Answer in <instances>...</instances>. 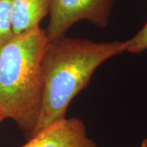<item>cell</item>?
Masks as SVG:
<instances>
[{"label": "cell", "mask_w": 147, "mask_h": 147, "mask_svg": "<svg viewBox=\"0 0 147 147\" xmlns=\"http://www.w3.org/2000/svg\"><path fill=\"white\" fill-rule=\"evenodd\" d=\"M124 52L121 41L96 42L65 35L48 41L42 53L43 100L35 134L66 119L69 105L89 85L96 69Z\"/></svg>", "instance_id": "6da1fadb"}, {"label": "cell", "mask_w": 147, "mask_h": 147, "mask_svg": "<svg viewBox=\"0 0 147 147\" xmlns=\"http://www.w3.org/2000/svg\"><path fill=\"white\" fill-rule=\"evenodd\" d=\"M47 39L40 26L14 35L0 48V112L27 140L36 131L43 100L42 57Z\"/></svg>", "instance_id": "7a4b0ae2"}, {"label": "cell", "mask_w": 147, "mask_h": 147, "mask_svg": "<svg viewBox=\"0 0 147 147\" xmlns=\"http://www.w3.org/2000/svg\"><path fill=\"white\" fill-rule=\"evenodd\" d=\"M116 0H53L45 33L48 41L64 36L75 23L88 21L95 26H107Z\"/></svg>", "instance_id": "3957f363"}, {"label": "cell", "mask_w": 147, "mask_h": 147, "mask_svg": "<svg viewBox=\"0 0 147 147\" xmlns=\"http://www.w3.org/2000/svg\"><path fill=\"white\" fill-rule=\"evenodd\" d=\"M21 147H96L83 121L66 118L37 132Z\"/></svg>", "instance_id": "277c9868"}, {"label": "cell", "mask_w": 147, "mask_h": 147, "mask_svg": "<svg viewBox=\"0 0 147 147\" xmlns=\"http://www.w3.org/2000/svg\"><path fill=\"white\" fill-rule=\"evenodd\" d=\"M53 0H12V26L14 34H20L39 26L49 15Z\"/></svg>", "instance_id": "5b68a950"}, {"label": "cell", "mask_w": 147, "mask_h": 147, "mask_svg": "<svg viewBox=\"0 0 147 147\" xmlns=\"http://www.w3.org/2000/svg\"><path fill=\"white\" fill-rule=\"evenodd\" d=\"M11 3L12 0H0V48L14 35Z\"/></svg>", "instance_id": "8992f818"}, {"label": "cell", "mask_w": 147, "mask_h": 147, "mask_svg": "<svg viewBox=\"0 0 147 147\" xmlns=\"http://www.w3.org/2000/svg\"><path fill=\"white\" fill-rule=\"evenodd\" d=\"M146 50H147V21L137 34L125 41V52L140 53Z\"/></svg>", "instance_id": "52a82bcc"}, {"label": "cell", "mask_w": 147, "mask_h": 147, "mask_svg": "<svg viewBox=\"0 0 147 147\" xmlns=\"http://www.w3.org/2000/svg\"><path fill=\"white\" fill-rule=\"evenodd\" d=\"M140 147H147V137L142 141V144H141V146Z\"/></svg>", "instance_id": "ba28073f"}, {"label": "cell", "mask_w": 147, "mask_h": 147, "mask_svg": "<svg viewBox=\"0 0 147 147\" xmlns=\"http://www.w3.org/2000/svg\"><path fill=\"white\" fill-rule=\"evenodd\" d=\"M3 120H4V118H3V116L2 115V114H1V112H0V123Z\"/></svg>", "instance_id": "9c48e42d"}]
</instances>
